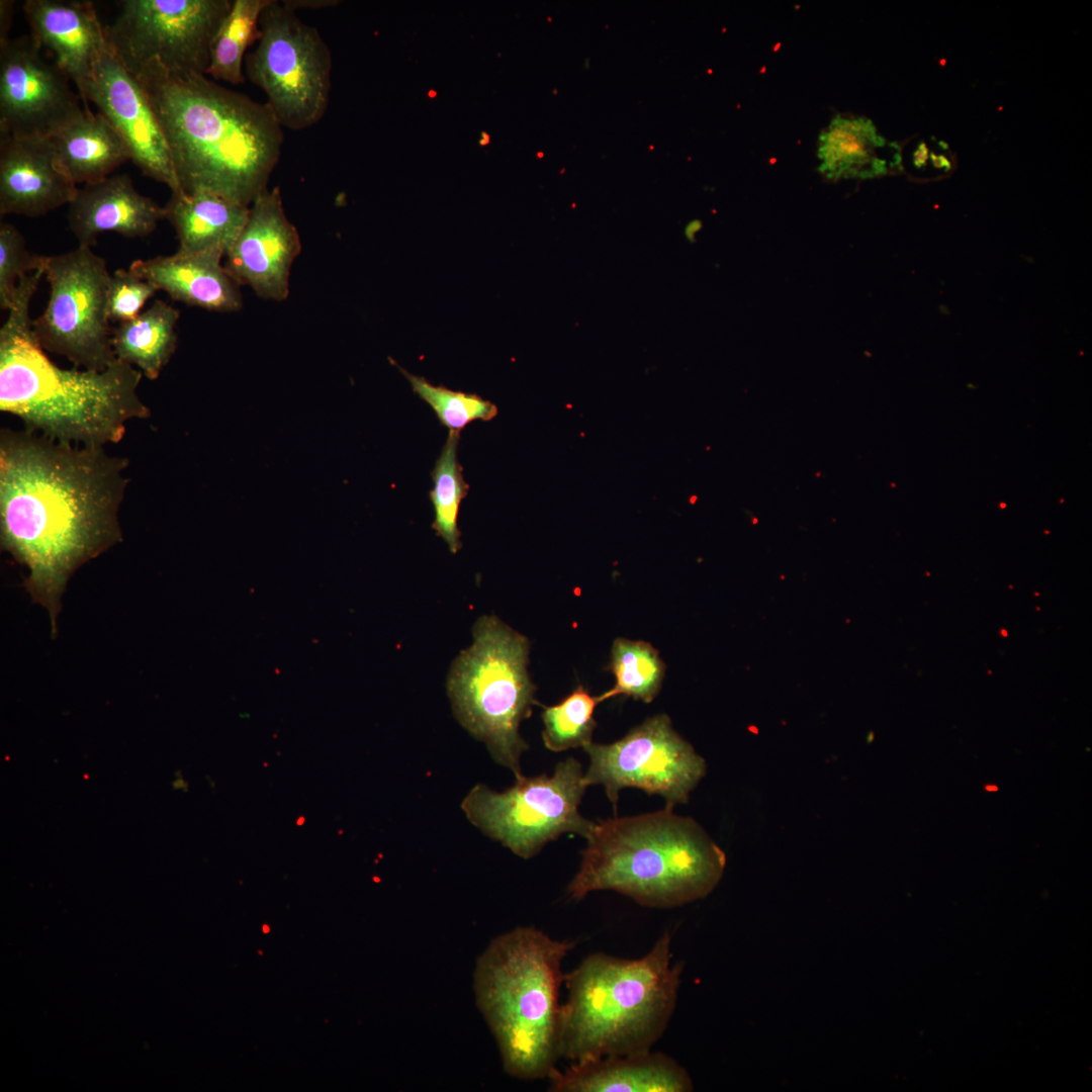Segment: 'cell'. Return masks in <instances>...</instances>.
Returning <instances> with one entry per match:
<instances>
[{
    "label": "cell",
    "instance_id": "32",
    "mask_svg": "<svg viewBox=\"0 0 1092 1092\" xmlns=\"http://www.w3.org/2000/svg\"><path fill=\"white\" fill-rule=\"evenodd\" d=\"M281 3L292 11L297 9H320L330 6H335L339 3L336 0H282Z\"/></svg>",
    "mask_w": 1092,
    "mask_h": 1092
},
{
    "label": "cell",
    "instance_id": "19",
    "mask_svg": "<svg viewBox=\"0 0 1092 1092\" xmlns=\"http://www.w3.org/2000/svg\"><path fill=\"white\" fill-rule=\"evenodd\" d=\"M165 218V207L136 191L126 174L85 184L69 204V228L78 246L91 248L98 236L116 233L143 238Z\"/></svg>",
    "mask_w": 1092,
    "mask_h": 1092
},
{
    "label": "cell",
    "instance_id": "13",
    "mask_svg": "<svg viewBox=\"0 0 1092 1092\" xmlns=\"http://www.w3.org/2000/svg\"><path fill=\"white\" fill-rule=\"evenodd\" d=\"M31 35L0 41V135L51 139L87 108Z\"/></svg>",
    "mask_w": 1092,
    "mask_h": 1092
},
{
    "label": "cell",
    "instance_id": "29",
    "mask_svg": "<svg viewBox=\"0 0 1092 1092\" xmlns=\"http://www.w3.org/2000/svg\"><path fill=\"white\" fill-rule=\"evenodd\" d=\"M398 368L408 380L413 391L432 407L440 423L448 428L449 432L460 433L477 420L491 421L498 413L494 403L475 393L437 386L423 376L412 374L399 366Z\"/></svg>",
    "mask_w": 1092,
    "mask_h": 1092
},
{
    "label": "cell",
    "instance_id": "9",
    "mask_svg": "<svg viewBox=\"0 0 1092 1092\" xmlns=\"http://www.w3.org/2000/svg\"><path fill=\"white\" fill-rule=\"evenodd\" d=\"M581 764L573 757L560 761L551 777H518L513 787L497 793L476 785L463 799L468 820L515 854L528 859L563 833L586 838L595 821L579 813L587 788Z\"/></svg>",
    "mask_w": 1092,
    "mask_h": 1092
},
{
    "label": "cell",
    "instance_id": "4",
    "mask_svg": "<svg viewBox=\"0 0 1092 1092\" xmlns=\"http://www.w3.org/2000/svg\"><path fill=\"white\" fill-rule=\"evenodd\" d=\"M578 871L567 887L572 900L610 890L640 905L673 908L707 897L722 879L726 855L692 818L672 808L595 822Z\"/></svg>",
    "mask_w": 1092,
    "mask_h": 1092
},
{
    "label": "cell",
    "instance_id": "24",
    "mask_svg": "<svg viewBox=\"0 0 1092 1092\" xmlns=\"http://www.w3.org/2000/svg\"><path fill=\"white\" fill-rule=\"evenodd\" d=\"M179 316L177 308L158 299L134 318L120 323L111 333L116 359L157 379L176 350Z\"/></svg>",
    "mask_w": 1092,
    "mask_h": 1092
},
{
    "label": "cell",
    "instance_id": "18",
    "mask_svg": "<svg viewBox=\"0 0 1092 1092\" xmlns=\"http://www.w3.org/2000/svg\"><path fill=\"white\" fill-rule=\"evenodd\" d=\"M554 1092H690L688 1071L671 1057L650 1050L576 1062L547 1077Z\"/></svg>",
    "mask_w": 1092,
    "mask_h": 1092
},
{
    "label": "cell",
    "instance_id": "38",
    "mask_svg": "<svg viewBox=\"0 0 1092 1092\" xmlns=\"http://www.w3.org/2000/svg\"><path fill=\"white\" fill-rule=\"evenodd\" d=\"M269 931H270L269 926L268 925H263V932L268 933Z\"/></svg>",
    "mask_w": 1092,
    "mask_h": 1092
},
{
    "label": "cell",
    "instance_id": "27",
    "mask_svg": "<svg viewBox=\"0 0 1092 1092\" xmlns=\"http://www.w3.org/2000/svg\"><path fill=\"white\" fill-rule=\"evenodd\" d=\"M459 439L460 433L449 432L432 471L434 488L429 493L435 513L433 529L447 543L452 553L461 549V533L457 519L461 502L469 489L457 460Z\"/></svg>",
    "mask_w": 1092,
    "mask_h": 1092
},
{
    "label": "cell",
    "instance_id": "8",
    "mask_svg": "<svg viewBox=\"0 0 1092 1092\" xmlns=\"http://www.w3.org/2000/svg\"><path fill=\"white\" fill-rule=\"evenodd\" d=\"M331 71V52L318 30L281 1L271 0L260 16L257 46L245 58V72L263 90L282 127L301 130L324 117Z\"/></svg>",
    "mask_w": 1092,
    "mask_h": 1092
},
{
    "label": "cell",
    "instance_id": "5",
    "mask_svg": "<svg viewBox=\"0 0 1092 1092\" xmlns=\"http://www.w3.org/2000/svg\"><path fill=\"white\" fill-rule=\"evenodd\" d=\"M681 971L667 931L642 958L587 956L564 974L560 1057L576 1063L650 1050L673 1014Z\"/></svg>",
    "mask_w": 1092,
    "mask_h": 1092
},
{
    "label": "cell",
    "instance_id": "28",
    "mask_svg": "<svg viewBox=\"0 0 1092 1092\" xmlns=\"http://www.w3.org/2000/svg\"><path fill=\"white\" fill-rule=\"evenodd\" d=\"M599 703V696H592L583 686H578L559 703L544 706L542 738L545 746L557 752L583 748L592 743L597 726L594 713Z\"/></svg>",
    "mask_w": 1092,
    "mask_h": 1092
},
{
    "label": "cell",
    "instance_id": "26",
    "mask_svg": "<svg viewBox=\"0 0 1092 1092\" xmlns=\"http://www.w3.org/2000/svg\"><path fill=\"white\" fill-rule=\"evenodd\" d=\"M609 670L615 676V685L599 696L601 702L623 695L651 703L661 689L665 665L650 643L617 638L612 646Z\"/></svg>",
    "mask_w": 1092,
    "mask_h": 1092
},
{
    "label": "cell",
    "instance_id": "35",
    "mask_svg": "<svg viewBox=\"0 0 1092 1092\" xmlns=\"http://www.w3.org/2000/svg\"><path fill=\"white\" fill-rule=\"evenodd\" d=\"M489 142H490L489 134L487 132L482 131L481 132V139L479 140V145L480 146H486V145L489 144Z\"/></svg>",
    "mask_w": 1092,
    "mask_h": 1092
},
{
    "label": "cell",
    "instance_id": "17",
    "mask_svg": "<svg viewBox=\"0 0 1092 1092\" xmlns=\"http://www.w3.org/2000/svg\"><path fill=\"white\" fill-rule=\"evenodd\" d=\"M24 13L36 43L80 93L100 58L110 49L94 5L77 0H26Z\"/></svg>",
    "mask_w": 1092,
    "mask_h": 1092
},
{
    "label": "cell",
    "instance_id": "11",
    "mask_svg": "<svg viewBox=\"0 0 1092 1092\" xmlns=\"http://www.w3.org/2000/svg\"><path fill=\"white\" fill-rule=\"evenodd\" d=\"M233 0H122L105 26L126 67L155 60L179 74L206 75L210 47Z\"/></svg>",
    "mask_w": 1092,
    "mask_h": 1092
},
{
    "label": "cell",
    "instance_id": "30",
    "mask_svg": "<svg viewBox=\"0 0 1092 1092\" xmlns=\"http://www.w3.org/2000/svg\"><path fill=\"white\" fill-rule=\"evenodd\" d=\"M44 256L30 253L21 233L12 224H0V307L12 304L18 280L43 268Z\"/></svg>",
    "mask_w": 1092,
    "mask_h": 1092
},
{
    "label": "cell",
    "instance_id": "20",
    "mask_svg": "<svg viewBox=\"0 0 1092 1092\" xmlns=\"http://www.w3.org/2000/svg\"><path fill=\"white\" fill-rule=\"evenodd\" d=\"M219 251L176 252L136 260L129 270L164 290L174 300L210 311L235 312L242 308L241 286L221 264Z\"/></svg>",
    "mask_w": 1092,
    "mask_h": 1092
},
{
    "label": "cell",
    "instance_id": "10",
    "mask_svg": "<svg viewBox=\"0 0 1092 1092\" xmlns=\"http://www.w3.org/2000/svg\"><path fill=\"white\" fill-rule=\"evenodd\" d=\"M50 295L42 313L32 320L43 350L66 357L77 367L102 371L116 357L108 315L111 275L105 260L91 248L44 256Z\"/></svg>",
    "mask_w": 1092,
    "mask_h": 1092
},
{
    "label": "cell",
    "instance_id": "37",
    "mask_svg": "<svg viewBox=\"0 0 1092 1092\" xmlns=\"http://www.w3.org/2000/svg\"><path fill=\"white\" fill-rule=\"evenodd\" d=\"M986 789H987L988 791H997V788H996V786H987V787H986Z\"/></svg>",
    "mask_w": 1092,
    "mask_h": 1092
},
{
    "label": "cell",
    "instance_id": "25",
    "mask_svg": "<svg viewBox=\"0 0 1092 1092\" xmlns=\"http://www.w3.org/2000/svg\"><path fill=\"white\" fill-rule=\"evenodd\" d=\"M271 0H233L210 47L206 76L231 84L245 82L246 51L257 41L259 20Z\"/></svg>",
    "mask_w": 1092,
    "mask_h": 1092
},
{
    "label": "cell",
    "instance_id": "15",
    "mask_svg": "<svg viewBox=\"0 0 1092 1092\" xmlns=\"http://www.w3.org/2000/svg\"><path fill=\"white\" fill-rule=\"evenodd\" d=\"M300 251L299 234L286 216L276 186L251 204L223 266L240 286L251 287L261 298L282 301L289 295L290 270Z\"/></svg>",
    "mask_w": 1092,
    "mask_h": 1092
},
{
    "label": "cell",
    "instance_id": "12",
    "mask_svg": "<svg viewBox=\"0 0 1092 1092\" xmlns=\"http://www.w3.org/2000/svg\"><path fill=\"white\" fill-rule=\"evenodd\" d=\"M583 749L589 757L585 784L602 785L615 808L625 788L659 795L671 808L686 804L707 769L705 759L666 714L646 719L613 743L592 742Z\"/></svg>",
    "mask_w": 1092,
    "mask_h": 1092
},
{
    "label": "cell",
    "instance_id": "33",
    "mask_svg": "<svg viewBox=\"0 0 1092 1092\" xmlns=\"http://www.w3.org/2000/svg\"><path fill=\"white\" fill-rule=\"evenodd\" d=\"M13 1H0V41L8 39V31L12 23Z\"/></svg>",
    "mask_w": 1092,
    "mask_h": 1092
},
{
    "label": "cell",
    "instance_id": "7",
    "mask_svg": "<svg viewBox=\"0 0 1092 1092\" xmlns=\"http://www.w3.org/2000/svg\"><path fill=\"white\" fill-rule=\"evenodd\" d=\"M473 644L454 661L447 680L455 716L493 759L523 776L520 757L528 749L521 722L532 712L536 688L528 673V639L494 616L481 617Z\"/></svg>",
    "mask_w": 1092,
    "mask_h": 1092
},
{
    "label": "cell",
    "instance_id": "23",
    "mask_svg": "<svg viewBox=\"0 0 1092 1092\" xmlns=\"http://www.w3.org/2000/svg\"><path fill=\"white\" fill-rule=\"evenodd\" d=\"M50 141L62 167L76 185L102 180L130 160L126 145L111 123L89 108Z\"/></svg>",
    "mask_w": 1092,
    "mask_h": 1092
},
{
    "label": "cell",
    "instance_id": "31",
    "mask_svg": "<svg viewBox=\"0 0 1092 1092\" xmlns=\"http://www.w3.org/2000/svg\"><path fill=\"white\" fill-rule=\"evenodd\" d=\"M157 291L154 284L129 269L116 270L111 275L108 286L109 320L120 324L134 318Z\"/></svg>",
    "mask_w": 1092,
    "mask_h": 1092
},
{
    "label": "cell",
    "instance_id": "3",
    "mask_svg": "<svg viewBox=\"0 0 1092 1092\" xmlns=\"http://www.w3.org/2000/svg\"><path fill=\"white\" fill-rule=\"evenodd\" d=\"M42 276L43 268L18 280L0 329V410L59 442L117 443L128 421L151 415L138 392L143 373L118 359L102 371L57 366L37 341L29 314Z\"/></svg>",
    "mask_w": 1092,
    "mask_h": 1092
},
{
    "label": "cell",
    "instance_id": "2",
    "mask_svg": "<svg viewBox=\"0 0 1092 1092\" xmlns=\"http://www.w3.org/2000/svg\"><path fill=\"white\" fill-rule=\"evenodd\" d=\"M126 69L157 114L182 191L250 207L268 189L283 131L267 103L206 75L170 72L155 60Z\"/></svg>",
    "mask_w": 1092,
    "mask_h": 1092
},
{
    "label": "cell",
    "instance_id": "16",
    "mask_svg": "<svg viewBox=\"0 0 1092 1092\" xmlns=\"http://www.w3.org/2000/svg\"><path fill=\"white\" fill-rule=\"evenodd\" d=\"M77 191L50 139L0 135L1 215H44L69 205Z\"/></svg>",
    "mask_w": 1092,
    "mask_h": 1092
},
{
    "label": "cell",
    "instance_id": "39",
    "mask_svg": "<svg viewBox=\"0 0 1092 1092\" xmlns=\"http://www.w3.org/2000/svg\"><path fill=\"white\" fill-rule=\"evenodd\" d=\"M304 821H305V820H304V818H303V817H300V818H299V821H297V824H298V825H301V824H302V823H303Z\"/></svg>",
    "mask_w": 1092,
    "mask_h": 1092
},
{
    "label": "cell",
    "instance_id": "22",
    "mask_svg": "<svg viewBox=\"0 0 1092 1092\" xmlns=\"http://www.w3.org/2000/svg\"><path fill=\"white\" fill-rule=\"evenodd\" d=\"M165 218L174 226L178 252L219 251L226 255L243 231L250 207L210 192L172 193Z\"/></svg>",
    "mask_w": 1092,
    "mask_h": 1092
},
{
    "label": "cell",
    "instance_id": "14",
    "mask_svg": "<svg viewBox=\"0 0 1092 1092\" xmlns=\"http://www.w3.org/2000/svg\"><path fill=\"white\" fill-rule=\"evenodd\" d=\"M79 95L111 123L126 145L130 160L145 175L167 185L172 193L182 191L157 114L141 84L111 48L100 58Z\"/></svg>",
    "mask_w": 1092,
    "mask_h": 1092
},
{
    "label": "cell",
    "instance_id": "36",
    "mask_svg": "<svg viewBox=\"0 0 1092 1092\" xmlns=\"http://www.w3.org/2000/svg\"><path fill=\"white\" fill-rule=\"evenodd\" d=\"M436 96H437V92L435 90L431 89V90L428 91V97L434 98Z\"/></svg>",
    "mask_w": 1092,
    "mask_h": 1092
},
{
    "label": "cell",
    "instance_id": "6",
    "mask_svg": "<svg viewBox=\"0 0 1092 1092\" xmlns=\"http://www.w3.org/2000/svg\"><path fill=\"white\" fill-rule=\"evenodd\" d=\"M573 946L534 927H517L477 959L476 1004L512 1077L547 1078L560 1058L561 965Z\"/></svg>",
    "mask_w": 1092,
    "mask_h": 1092
},
{
    "label": "cell",
    "instance_id": "34",
    "mask_svg": "<svg viewBox=\"0 0 1092 1092\" xmlns=\"http://www.w3.org/2000/svg\"><path fill=\"white\" fill-rule=\"evenodd\" d=\"M698 226H700V222H697V221H695V222H692V223H690V224H689V225L687 226V230H686V234H687V236H688V238H689L690 240H691V239H694V235H695V234H696V233L698 232V230H699V228H698Z\"/></svg>",
    "mask_w": 1092,
    "mask_h": 1092
},
{
    "label": "cell",
    "instance_id": "1",
    "mask_svg": "<svg viewBox=\"0 0 1092 1092\" xmlns=\"http://www.w3.org/2000/svg\"><path fill=\"white\" fill-rule=\"evenodd\" d=\"M127 465L104 447L0 432L1 547L26 567V589L47 609L53 633L72 574L122 539Z\"/></svg>",
    "mask_w": 1092,
    "mask_h": 1092
},
{
    "label": "cell",
    "instance_id": "21",
    "mask_svg": "<svg viewBox=\"0 0 1092 1092\" xmlns=\"http://www.w3.org/2000/svg\"><path fill=\"white\" fill-rule=\"evenodd\" d=\"M817 154L818 170L829 180L885 175L901 162L900 148L856 115H835L819 134Z\"/></svg>",
    "mask_w": 1092,
    "mask_h": 1092
}]
</instances>
